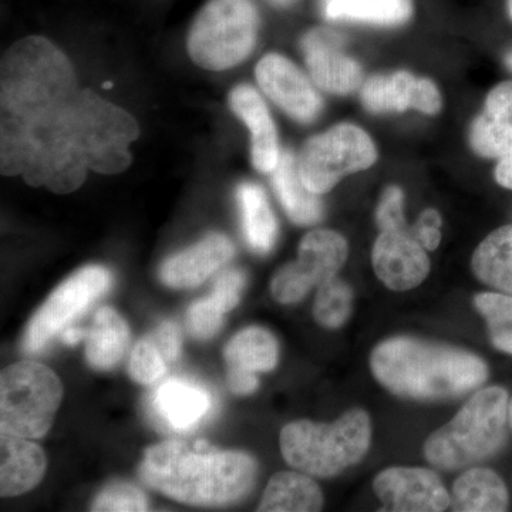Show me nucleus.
<instances>
[{
	"mask_svg": "<svg viewBox=\"0 0 512 512\" xmlns=\"http://www.w3.org/2000/svg\"><path fill=\"white\" fill-rule=\"evenodd\" d=\"M140 136L126 110L80 89L69 57L42 36L10 46L0 64V170L70 194L89 171L119 174Z\"/></svg>",
	"mask_w": 512,
	"mask_h": 512,
	"instance_id": "f257e3e1",
	"label": "nucleus"
},
{
	"mask_svg": "<svg viewBox=\"0 0 512 512\" xmlns=\"http://www.w3.org/2000/svg\"><path fill=\"white\" fill-rule=\"evenodd\" d=\"M254 458L222 451L204 441L167 440L147 448L140 477L158 493L178 503L222 507L251 493L256 480Z\"/></svg>",
	"mask_w": 512,
	"mask_h": 512,
	"instance_id": "f03ea898",
	"label": "nucleus"
},
{
	"mask_svg": "<svg viewBox=\"0 0 512 512\" xmlns=\"http://www.w3.org/2000/svg\"><path fill=\"white\" fill-rule=\"evenodd\" d=\"M370 369L394 396L419 402L457 399L483 386L490 376L480 356L410 336H396L377 345L370 355Z\"/></svg>",
	"mask_w": 512,
	"mask_h": 512,
	"instance_id": "7ed1b4c3",
	"label": "nucleus"
},
{
	"mask_svg": "<svg viewBox=\"0 0 512 512\" xmlns=\"http://www.w3.org/2000/svg\"><path fill=\"white\" fill-rule=\"evenodd\" d=\"M510 396L501 386L478 390L446 426L431 433L424 457L444 471L463 470L497 456L507 443Z\"/></svg>",
	"mask_w": 512,
	"mask_h": 512,
	"instance_id": "20e7f679",
	"label": "nucleus"
},
{
	"mask_svg": "<svg viewBox=\"0 0 512 512\" xmlns=\"http://www.w3.org/2000/svg\"><path fill=\"white\" fill-rule=\"evenodd\" d=\"M372 441L369 414L352 409L330 424L299 420L281 431L286 463L312 477L330 478L355 466L366 456Z\"/></svg>",
	"mask_w": 512,
	"mask_h": 512,
	"instance_id": "39448f33",
	"label": "nucleus"
},
{
	"mask_svg": "<svg viewBox=\"0 0 512 512\" xmlns=\"http://www.w3.org/2000/svg\"><path fill=\"white\" fill-rule=\"evenodd\" d=\"M258 30L252 0H208L192 22L188 53L204 69H231L251 55Z\"/></svg>",
	"mask_w": 512,
	"mask_h": 512,
	"instance_id": "423d86ee",
	"label": "nucleus"
},
{
	"mask_svg": "<svg viewBox=\"0 0 512 512\" xmlns=\"http://www.w3.org/2000/svg\"><path fill=\"white\" fill-rule=\"evenodd\" d=\"M63 399L59 377L42 363L23 360L0 376V430L25 439H42Z\"/></svg>",
	"mask_w": 512,
	"mask_h": 512,
	"instance_id": "0eeeda50",
	"label": "nucleus"
},
{
	"mask_svg": "<svg viewBox=\"0 0 512 512\" xmlns=\"http://www.w3.org/2000/svg\"><path fill=\"white\" fill-rule=\"evenodd\" d=\"M376 160V146L369 134L345 123L312 137L302 148L298 170L303 184L322 195L342 178L372 167Z\"/></svg>",
	"mask_w": 512,
	"mask_h": 512,
	"instance_id": "6e6552de",
	"label": "nucleus"
},
{
	"mask_svg": "<svg viewBox=\"0 0 512 512\" xmlns=\"http://www.w3.org/2000/svg\"><path fill=\"white\" fill-rule=\"evenodd\" d=\"M111 285L113 275L100 265L86 266L66 279L30 319L22 340L23 352H42L50 340L72 326Z\"/></svg>",
	"mask_w": 512,
	"mask_h": 512,
	"instance_id": "1a4fd4ad",
	"label": "nucleus"
},
{
	"mask_svg": "<svg viewBox=\"0 0 512 512\" xmlns=\"http://www.w3.org/2000/svg\"><path fill=\"white\" fill-rule=\"evenodd\" d=\"M348 255V242L338 232H309L299 245L296 261L282 266L272 278V296L282 305L301 302L313 288L335 278Z\"/></svg>",
	"mask_w": 512,
	"mask_h": 512,
	"instance_id": "9d476101",
	"label": "nucleus"
},
{
	"mask_svg": "<svg viewBox=\"0 0 512 512\" xmlns=\"http://www.w3.org/2000/svg\"><path fill=\"white\" fill-rule=\"evenodd\" d=\"M372 264L377 278L396 292L417 288L430 272L427 249L409 225L380 229L373 247Z\"/></svg>",
	"mask_w": 512,
	"mask_h": 512,
	"instance_id": "9b49d317",
	"label": "nucleus"
},
{
	"mask_svg": "<svg viewBox=\"0 0 512 512\" xmlns=\"http://www.w3.org/2000/svg\"><path fill=\"white\" fill-rule=\"evenodd\" d=\"M373 490L384 511L439 512L451 505L447 488L429 468H387L377 474Z\"/></svg>",
	"mask_w": 512,
	"mask_h": 512,
	"instance_id": "f8f14e48",
	"label": "nucleus"
},
{
	"mask_svg": "<svg viewBox=\"0 0 512 512\" xmlns=\"http://www.w3.org/2000/svg\"><path fill=\"white\" fill-rule=\"evenodd\" d=\"M256 82L276 106L299 123H312L322 110V97L311 80L286 57L266 55L255 70Z\"/></svg>",
	"mask_w": 512,
	"mask_h": 512,
	"instance_id": "ddd939ff",
	"label": "nucleus"
},
{
	"mask_svg": "<svg viewBox=\"0 0 512 512\" xmlns=\"http://www.w3.org/2000/svg\"><path fill=\"white\" fill-rule=\"evenodd\" d=\"M306 66L323 92L345 94L363 86V69L342 49V39L329 29H313L302 40Z\"/></svg>",
	"mask_w": 512,
	"mask_h": 512,
	"instance_id": "4468645a",
	"label": "nucleus"
},
{
	"mask_svg": "<svg viewBox=\"0 0 512 512\" xmlns=\"http://www.w3.org/2000/svg\"><path fill=\"white\" fill-rule=\"evenodd\" d=\"M360 97L366 109L376 114L413 109L433 116L443 104L436 84L409 72L372 77L363 83Z\"/></svg>",
	"mask_w": 512,
	"mask_h": 512,
	"instance_id": "2eb2a0df",
	"label": "nucleus"
},
{
	"mask_svg": "<svg viewBox=\"0 0 512 512\" xmlns=\"http://www.w3.org/2000/svg\"><path fill=\"white\" fill-rule=\"evenodd\" d=\"M234 252V245L225 235H208L194 247L168 258L160 269L161 281L170 288H195L231 261Z\"/></svg>",
	"mask_w": 512,
	"mask_h": 512,
	"instance_id": "dca6fc26",
	"label": "nucleus"
},
{
	"mask_svg": "<svg viewBox=\"0 0 512 512\" xmlns=\"http://www.w3.org/2000/svg\"><path fill=\"white\" fill-rule=\"evenodd\" d=\"M214 399L200 383L170 379L158 387L151 409L163 426L174 431H190L210 416Z\"/></svg>",
	"mask_w": 512,
	"mask_h": 512,
	"instance_id": "f3484780",
	"label": "nucleus"
},
{
	"mask_svg": "<svg viewBox=\"0 0 512 512\" xmlns=\"http://www.w3.org/2000/svg\"><path fill=\"white\" fill-rule=\"evenodd\" d=\"M229 106L251 131L252 163L261 173L272 174L281 158L278 134L261 94L251 86H238L229 96Z\"/></svg>",
	"mask_w": 512,
	"mask_h": 512,
	"instance_id": "a211bd4d",
	"label": "nucleus"
},
{
	"mask_svg": "<svg viewBox=\"0 0 512 512\" xmlns=\"http://www.w3.org/2000/svg\"><path fill=\"white\" fill-rule=\"evenodd\" d=\"M45 451L30 439L2 433L0 436V494L15 497L29 493L45 476Z\"/></svg>",
	"mask_w": 512,
	"mask_h": 512,
	"instance_id": "6ab92c4d",
	"label": "nucleus"
},
{
	"mask_svg": "<svg viewBox=\"0 0 512 512\" xmlns=\"http://www.w3.org/2000/svg\"><path fill=\"white\" fill-rule=\"evenodd\" d=\"M510 495L503 478L490 468L474 467L464 471L453 485L451 507L460 512H503Z\"/></svg>",
	"mask_w": 512,
	"mask_h": 512,
	"instance_id": "aec40b11",
	"label": "nucleus"
},
{
	"mask_svg": "<svg viewBox=\"0 0 512 512\" xmlns=\"http://www.w3.org/2000/svg\"><path fill=\"white\" fill-rule=\"evenodd\" d=\"M272 181L276 195L292 222L308 227L320 221L323 215L322 201L318 194L303 184L298 161L291 151L281 153L279 163L272 173Z\"/></svg>",
	"mask_w": 512,
	"mask_h": 512,
	"instance_id": "412c9836",
	"label": "nucleus"
},
{
	"mask_svg": "<svg viewBox=\"0 0 512 512\" xmlns=\"http://www.w3.org/2000/svg\"><path fill=\"white\" fill-rule=\"evenodd\" d=\"M323 16L333 22H357L396 28L413 16V0H320Z\"/></svg>",
	"mask_w": 512,
	"mask_h": 512,
	"instance_id": "4be33fe9",
	"label": "nucleus"
},
{
	"mask_svg": "<svg viewBox=\"0 0 512 512\" xmlns=\"http://www.w3.org/2000/svg\"><path fill=\"white\" fill-rule=\"evenodd\" d=\"M130 342L126 320L114 309L100 308L87 330L86 359L96 370H110L123 359Z\"/></svg>",
	"mask_w": 512,
	"mask_h": 512,
	"instance_id": "5701e85b",
	"label": "nucleus"
},
{
	"mask_svg": "<svg viewBox=\"0 0 512 512\" xmlns=\"http://www.w3.org/2000/svg\"><path fill=\"white\" fill-rule=\"evenodd\" d=\"M323 507V494L312 476L281 471L266 485L258 511L313 512Z\"/></svg>",
	"mask_w": 512,
	"mask_h": 512,
	"instance_id": "b1692460",
	"label": "nucleus"
},
{
	"mask_svg": "<svg viewBox=\"0 0 512 512\" xmlns=\"http://www.w3.org/2000/svg\"><path fill=\"white\" fill-rule=\"evenodd\" d=\"M471 268L484 285L512 295V225L495 229L478 245Z\"/></svg>",
	"mask_w": 512,
	"mask_h": 512,
	"instance_id": "393cba45",
	"label": "nucleus"
},
{
	"mask_svg": "<svg viewBox=\"0 0 512 512\" xmlns=\"http://www.w3.org/2000/svg\"><path fill=\"white\" fill-rule=\"evenodd\" d=\"M245 239L258 254H268L278 238V224L264 190L259 185L244 183L237 190Z\"/></svg>",
	"mask_w": 512,
	"mask_h": 512,
	"instance_id": "a878e982",
	"label": "nucleus"
},
{
	"mask_svg": "<svg viewBox=\"0 0 512 512\" xmlns=\"http://www.w3.org/2000/svg\"><path fill=\"white\" fill-rule=\"evenodd\" d=\"M224 356L229 367L255 373L271 372L278 365V340L269 330L251 326L229 340Z\"/></svg>",
	"mask_w": 512,
	"mask_h": 512,
	"instance_id": "bb28decb",
	"label": "nucleus"
},
{
	"mask_svg": "<svg viewBox=\"0 0 512 512\" xmlns=\"http://www.w3.org/2000/svg\"><path fill=\"white\" fill-rule=\"evenodd\" d=\"M473 303L487 323L494 348L512 356V295L500 291L478 293Z\"/></svg>",
	"mask_w": 512,
	"mask_h": 512,
	"instance_id": "cd10ccee",
	"label": "nucleus"
},
{
	"mask_svg": "<svg viewBox=\"0 0 512 512\" xmlns=\"http://www.w3.org/2000/svg\"><path fill=\"white\" fill-rule=\"evenodd\" d=\"M353 289L339 278L319 286L313 303V318L322 328L338 329L348 322L353 311Z\"/></svg>",
	"mask_w": 512,
	"mask_h": 512,
	"instance_id": "c85d7f7f",
	"label": "nucleus"
},
{
	"mask_svg": "<svg viewBox=\"0 0 512 512\" xmlns=\"http://www.w3.org/2000/svg\"><path fill=\"white\" fill-rule=\"evenodd\" d=\"M470 144L478 156L503 158L512 156V120H495L480 114L471 124Z\"/></svg>",
	"mask_w": 512,
	"mask_h": 512,
	"instance_id": "c756f323",
	"label": "nucleus"
},
{
	"mask_svg": "<svg viewBox=\"0 0 512 512\" xmlns=\"http://www.w3.org/2000/svg\"><path fill=\"white\" fill-rule=\"evenodd\" d=\"M148 501L146 495L136 485L123 483H111L106 485L97 494L92 504V511L106 512H134L147 511Z\"/></svg>",
	"mask_w": 512,
	"mask_h": 512,
	"instance_id": "7c9ffc66",
	"label": "nucleus"
},
{
	"mask_svg": "<svg viewBox=\"0 0 512 512\" xmlns=\"http://www.w3.org/2000/svg\"><path fill=\"white\" fill-rule=\"evenodd\" d=\"M165 359L153 338L141 339L128 362V375L134 382L154 384L164 376Z\"/></svg>",
	"mask_w": 512,
	"mask_h": 512,
	"instance_id": "2f4dec72",
	"label": "nucleus"
},
{
	"mask_svg": "<svg viewBox=\"0 0 512 512\" xmlns=\"http://www.w3.org/2000/svg\"><path fill=\"white\" fill-rule=\"evenodd\" d=\"M225 312L208 296L192 303L187 312V329L192 338L207 340L220 332Z\"/></svg>",
	"mask_w": 512,
	"mask_h": 512,
	"instance_id": "473e14b6",
	"label": "nucleus"
},
{
	"mask_svg": "<svg viewBox=\"0 0 512 512\" xmlns=\"http://www.w3.org/2000/svg\"><path fill=\"white\" fill-rule=\"evenodd\" d=\"M247 284V276L241 269H228L218 276L212 286L211 298L221 306L225 313L232 311L241 301L242 292Z\"/></svg>",
	"mask_w": 512,
	"mask_h": 512,
	"instance_id": "72a5a7b5",
	"label": "nucleus"
},
{
	"mask_svg": "<svg viewBox=\"0 0 512 512\" xmlns=\"http://www.w3.org/2000/svg\"><path fill=\"white\" fill-rule=\"evenodd\" d=\"M403 191L396 185L387 187L376 210V222L380 229L400 228L407 225L403 212Z\"/></svg>",
	"mask_w": 512,
	"mask_h": 512,
	"instance_id": "f704fd0d",
	"label": "nucleus"
},
{
	"mask_svg": "<svg viewBox=\"0 0 512 512\" xmlns=\"http://www.w3.org/2000/svg\"><path fill=\"white\" fill-rule=\"evenodd\" d=\"M151 338L156 342L165 362H175L180 359L181 350H183V335H181V329L177 323H161Z\"/></svg>",
	"mask_w": 512,
	"mask_h": 512,
	"instance_id": "c9c22d12",
	"label": "nucleus"
},
{
	"mask_svg": "<svg viewBox=\"0 0 512 512\" xmlns=\"http://www.w3.org/2000/svg\"><path fill=\"white\" fill-rule=\"evenodd\" d=\"M483 113L495 120H512V82L497 84L488 93Z\"/></svg>",
	"mask_w": 512,
	"mask_h": 512,
	"instance_id": "e433bc0d",
	"label": "nucleus"
},
{
	"mask_svg": "<svg viewBox=\"0 0 512 512\" xmlns=\"http://www.w3.org/2000/svg\"><path fill=\"white\" fill-rule=\"evenodd\" d=\"M441 215L436 210H426L421 212L419 221L413 225L414 234L419 239L427 251H434L440 245L441 241Z\"/></svg>",
	"mask_w": 512,
	"mask_h": 512,
	"instance_id": "4c0bfd02",
	"label": "nucleus"
},
{
	"mask_svg": "<svg viewBox=\"0 0 512 512\" xmlns=\"http://www.w3.org/2000/svg\"><path fill=\"white\" fill-rule=\"evenodd\" d=\"M258 373L241 367H229L228 386L238 396H248L256 392L259 387Z\"/></svg>",
	"mask_w": 512,
	"mask_h": 512,
	"instance_id": "58836bf2",
	"label": "nucleus"
},
{
	"mask_svg": "<svg viewBox=\"0 0 512 512\" xmlns=\"http://www.w3.org/2000/svg\"><path fill=\"white\" fill-rule=\"evenodd\" d=\"M495 181L507 190H512V156L498 161L494 171Z\"/></svg>",
	"mask_w": 512,
	"mask_h": 512,
	"instance_id": "ea45409f",
	"label": "nucleus"
},
{
	"mask_svg": "<svg viewBox=\"0 0 512 512\" xmlns=\"http://www.w3.org/2000/svg\"><path fill=\"white\" fill-rule=\"evenodd\" d=\"M87 330L76 328V326H69L60 333V339L66 345L73 346L77 345L82 339H86Z\"/></svg>",
	"mask_w": 512,
	"mask_h": 512,
	"instance_id": "a19ab883",
	"label": "nucleus"
},
{
	"mask_svg": "<svg viewBox=\"0 0 512 512\" xmlns=\"http://www.w3.org/2000/svg\"><path fill=\"white\" fill-rule=\"evenodd\" d=\"M268 2L276 8H286V6L292 5L295 0H268Z\"/></svg>",
	"mask_w": 512,
	"mask_h": 512,
	"instance_id": "79ce46f5",
	"label": "nucleus"
},
{
	"mask_svg": "<svg viewBox=\"0 0 512 512\" xmlns=\"http://www.w3.org/2000/svg\"><path fill=\"white\" fill-rule=\"evenodd\" d=\"M505 64L512 70V52L508 53L507 57H505Z\"/></svg>",
	"mask_w": 512,
	"mask_h": 512,
	"instance_id": "37998d69",
	"label": "nucleus"
},
{
	"mask_svg": "<svg viewBox=\"0 0 512 512\" xmlns=\"http://www.w3.org/2000/svg\"><path fill=\"white\" fill-rule=\"evenodd\" d=\"M507 10L508 16H510V19L512 20V0H507Z\"/></svg>",
	"mask_w": 512,
	"mask_h": 512,
	"instance_id": "c03bdc74",
	"label": "nucleus"
},
{
	"mask_svg": "<svg viewBox=\"0 0 512 512\" xmlns=\"http://www.w3.org/2000/svg\"><path fill=\"white\" fill-rule=\"evenodd\" d=\"M510 427L512 430V397L510 399Z\"/></svg>",
	"mask_w": 512,
	"mask_h": 512,
	"instance_id": "a18cd8bd",
	"label": "nucleus"
}]
</instances>
